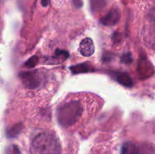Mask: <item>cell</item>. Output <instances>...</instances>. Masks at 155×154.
I'll return each instance as SVG.
<instances>
[{
	"mask_svg": "<svg viewBox=\"0 0 155 154\" xmlns=\"http://www.w3.org/2000/svg\"><path fill=\"white\" fill-rule=\"evenodd\" d=\"M30 150L33 154H61V147L57 136L51 132H44L34 137Z\"/></svg>",
	"mask_w": 155,
	"mask_h": 154,
	"instance_id": "1",
	"label": "cell"
},
{
	"mask_svg": "<svg viewBox=\"0 0 155 154\" xmlns=\"http://www.w3.org/2000/svg\"><path fill=\"white\" fill-rule=\"evenodd\" d=\"M19 77L23 85L27 88L36 89L43 83L44 77L39 70L23 72L19 74Z\"/></svg>",
	"mask_w": 155,
	"mask_h": 154,
	"instance_id": "3",
	"label": "cell"
},
{
	"mask_svg": "<svg viewBox=\"0 0 155 154\" xmlns=\"http://www.w3.org/2000/svg\"><path fill=\"white\" fill-rule=\"evenodd\" d=\"M110 75L112 78L114 79L118 83H120L122 85L127 88H131L133 85V81L132 79L131 76L128 73L124 72H110Z\"/></svg>",
	"mask_w": 155,
	"mask_h": 154,
	"instance_id": "6",
	"label": "cell"
},
{
	"mask_svg": "<svg viewBox=\"0 0 155 154\" xmlns=\"http://www.w3.org/2000/svg\"><path fill=\"white\" fill-rule=\"evenodd\" d=\"M38 61H39V59H38L37 56H33L30 59H28V60L24 63V65L27 68H33L37 64Z\"/></svg>",
	"mask_w": 155,
	"mask_h": 154,
	"instance_id": "13",
	"label": "cell"
},
{
	"mask_svg": "<svg viewBox=\"0 0 155 154\" xmlns=\"http://www.w3.org/2000/svg\"><path fill=\"white\" fill-rule=\"evenodd\" d=\"M73 3H74V6H75L77 8H80L83 6V0H72Z\"/></svg>",
	"mask_w": 155,
	"mask_h": 154,
	"instance_id": "15",
	"label": "cell"
},
{
	"mask_svg": "<svg viewBox=\"0 0 155 154\" xmlns=\"http://www.w3.org/2000/svg\"><path fill=\"white\" fill-rule=\"evenodd\" d=\"M41 3H42V5L43 6V7H46V6L48 5V0H42Z\"/></svg>",
	"mask_w": 155,
	"mask_h": 154,
	"instance_id": "17",
	"label": "cell"
},
{
	"mask_svg": "<svg viewBox=\"0 0 155 154\" xmlns=\"http://www.w3.org/2000/svg\"><path fill=\"white\" fill-rule=\"evenodd\" d=\"M109 55H110V53H107V54H105V56H104V55L103 56V57H102L103 61L107 62V61H109V60H110L112 58H113V56H110V57H109Z\"/></svg>",
	"mask_w": 155,
	"mask_h": 154,
	"instance_id": "16",
	"label": "cell"
},
{
	"mask_svg": "<svg viewBox=\"0 0 155 154\" xmlns=\"http://www.w3.org/2000/svg\"><path fill=\"white\" fill-rule=\"evenodd\" d=\"M83 108L78 101H71L64 103L57 110V119L59 125L69 127L74 125L83 114Z\"/></svg>",
	"mask_w": 155,
	"mask_h": 154,
	"instance_id": "2",
	"label": "cell"
},
{
	"mask_svg": "<svg viewBox=\"0 0 155 154\" xmlns=\"http://www.w3.org/2000/svg\"><path fill=\"white\" fill-rule=\"evenodd\" d=\"M121 154H140V149L136 143L127 141L123 145Z\"/></svg>",
	"mask_w": 155,
	"mask_h": 154,
	"instance_id": "8",
	"label": "cell"
},
{
	"mask_svg": "<svg viewBox=\"0 0 155 154\" xmlns=\"http://www.w3.org/2000/svg\"><path fill=\"white\" fill-rule=\"evenodd\" d=\"M133 61V57H132L131 52H127L124 54V55L121 57V62L127 64H130Z\"/></svg>",
	"mask_w": 155,
	"mask_h": 154,
	"instance_id": "14",
	"label": "cell"
},
{
	"mask_svg": "<svg viewBox=\"0 0 155 154\" xmlns=\"http://www.w3.org/2000/svg\"><path fill=\"white\" fill-rule=\"evenodd\" d=\"M70 69L72 71L73 73L74 74L82 73V72H87L92 70V68H91L90 65H88V63H86L75 65V66H71Z\"/></svg>",
	"mask_w": 155,
	"mask_h": 154,
	"instance_id": "10",
	"label": "cell"
},
{
	"mask_svg": "<svg viewBox=\"0 0 155 154\" xmlns=\"http://www.w3.org/2000/svg\"><path fill=\"white\" fill-rule=\"evenodd\" d=\"M5 154H21L19 148L15 144H12L7 146L5 150Z\"/></svg>",
	"mask_w": 155,
	"mask_h": 154,
	"instance_id": "12",
	"label": "cell"
},
{
	"mask_svg": "<svg viewBox=\"0 0 155 154\" xmlns=\"http://www.w3.org/2000/svg\"><path fill=\"white\" fill-rule=\"evenodd\" d=\"M120 19V13L117 8H113L101 19L100 22L102 25L107 27H111L119 22Z\"/></svg>",
	"mask_w": 155,
	"mask_h": 154,
	"instance_id": "4",
	"label": "cell"
},
{
	"mask_svg": "<svg viewBox=\"0 0 155 154\" xmlns=\"http://www.w3.org/2000/svg\"><path fill=\"white\" fill-rule=\"evenodd\" d=\"M23 129V124L22 123H18L12 126V128H8L6 132V135L8 138H15L18 137L21 132Z\"/></svg>",
	"mask_w": 155,
	"mask_h": 154,
	"instance_id": "9",
	"label": "cell"
},
{
	"mask_svg": "<svg viewBox=\"0 0 155 154\" xmlns=\"http://www.w3.org/2000/svg\"><path fill=\"white\" fill-rule=\"evenodd\" d=\"M79 51L84 57H90L95 52V45L90 38H86L80 42Z\"/></svg>",
	"mask_w": 155,
	"mask_h": 154,
	"instance_id": "5",
	"label": "cell"
},
{
	"mask_svg": "<svg viewBox=\"0 0 155 154\" xmlns=\"http://www.w3.org/2000/svg\"><path fill=\"white\" fill-rule=\"evenodd\" d=\"M70 54L68 51L64 50L57 49L54 51V54L50 59H48L47 63L50 64H56V63H60L65 61L69 57Z\"/></svg>",
	"mask_w": 155,
	"mask_h": 154,
	"instance_id": "7",
	"label": "cell"
},
{
	"mask_svg": "<svg viewBox=\"0 0 155 154\" xmlns=\"http://www.w3.org/2000/svg\"><path fill=\"white\" fill-rule=\"evenodd\" d=\"M106 5V0H90L91 10L93 12L101 10Z\"/></svg>",
	"mask_w": 155,
	"mask_h": 154,
	"instance_id": "11",
	"label": "cell"
}]
</instances>
